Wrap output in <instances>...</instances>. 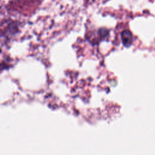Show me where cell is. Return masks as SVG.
<instances>
[{"label":"cell","instance_id":"cell-1","mask_svg":"<svg viewBox=\"0 0 155 155\" xmlns=\"http://www.w3.org/2000/svg\"><path fill=\"white\" fill-rule=\"evenodd\" d=\"M122 42L126 47H130L133 42V36L129 30H124L121 33Z\"/></svg>","mask_w":155,"mask_h":155}]
</instances>
